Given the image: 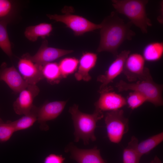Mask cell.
<instances>
[{
  "label": "cell",
  "mask_w": 163,
  "mask_h": 163,
  "mask_svg": "<svg viewBox=\"0 0 163 163\" xmlns=\"http://www.w3.org/2000/svg\"><path fill=\"white\" fill-rule=\"evenodd\" d=\"M100 40L97 52L106 51L114 57L118 54L119 48L126 40H131L136 35L131 29L130 21L125 23L115 11L105 18L101 24Z\"/></svg>",
  "instance_id": "6da1fadb"
},
{
  "label": "cell",
  "mask_w": 163,
  "mask_h": 163,
  "mask_svg": "<svg viewBox=\"0 0 163 163\" xmlns=\"http://www.w3.org/2000/svg\"><path fill=\"white\" fill-rule=\"evenodd\" d=\"M69 112L73 121L75 141L77 142L82 139L84 144L87 145L90 140L95 141L94 131L96 124L104 117L103 112L95 109L91 114L84 113L79 110L78 106L76 104L69 108Z\"/></svg>",
  "instance_id": "7a4b0ae2"
},
{
  "label": "cell",
  "mask_w": 163,
  "mask_h": 163,
  "mask_svg": "<svg viewBox=\"0 0 163 163\" xmlns=\"http://www.w3.org/2000/svg\"><path fill=\"white\" fill-rule=\"evenodd\" d=\"M112 2L116 12L127 17L143 33H148V27L152 25L146 12L145 7L148 0H113Z\"/></svg>",
  "instance_id": "3957f363"
},
{
  "label": "cell",
  "mask_w": 163,
  "mask_h": 163,
  "mask_svg": "<svg viewBox=\"0 0 163 163\" xmlns=\"http://www.w3.org/2000/svg\"><path fill=\"white\" fill-rule=\"evenodd\" d=\"M115 87L119 92L128 91L138 92L146 97L147 102L156 107L163 105V85L154 82L152 76L133 82L121 80L116 84Z\"/></svg>",
  "instance_id": "277c9868"
},
{
  "label": "cell",
  "mask_w": 163,
  "mask_h": 163,
  "mask_svg": "<svg viewBox=\"0 0 163 163\" xmlns=\"http://www.w3.org/2000/svg\"><path fill=\"white\" fill-rule=\"evenodd\" d=\"M104 121L107 135L110 141L118 143L129 130V120L121 109L108 111L105 114Z\"/></svg>",
  "instance_id": "5b68a950"
},
{
  "label": "cell",
  "mask_w": 163,
  "mask_h": 163,
  "mask_svg": "<svg viewBox=\"0 0 163 163\" xmlns=\"http://www.w3.org/2000/svg\"><path fill=\"white\" fill-rule=\"evenodd\" d=\"M46 16L50 19L65 24L73 31L76 36L81 35L85 33L101 27V24H95L78 15L66 14L62 15L47 14Z\"/></svg>",
  "instance_id": "8992f818"
},
{
  "label": "cell",
  "mask_w": 163,
  "mask_h": 163,
  "mask_svg": "<svg viewBox=\"0 0 163 163\" xmlns=\"http://www.w3.org/2000/svg\"><path fill=\"white\" fill-rule=\"evenodd\" d=\"M145 62L140 54L134 53L129 55L122 73L129 82L142 80L152 76L149 69L145 67Z\"/></svg>",
  "instance_id": "52a82bcc"
},
{
  "label": "cell",
  "mask_w": 163,
  "mask_h": 163,
  "mask_svg": "<svg viewBox=\"0 0 163 163\" xmlns=\"http://www.w3.org/2000/svg\"><path fill=\"white\" fill-rule=\"evenodd\" d=\"M112 90L108 87L99 90L100 97L94 104L96 110L102 112L112 111L120 109L127 105L126 99Z\"/></svg>",
  "instance_id": "ba28073f"
},
{
  "label": "cell",
  "mask_w": 163,
  "mask_h": 163,
  "mask_svg": "<svg viewBox=\"0 0 163 163\" xmlns=\"http://www.w3.org/2000/svg\"><path fill=\"white\" fill-rule=\"evenodd\" d=\"M130 53L129 50L122 51L116 56L105 73L97 77V81L101 84L99 90L107 87L109 84L123 72L125 61Z\"/></svg>",
  "instance_id": "9c48e42d"
},
{
  "label": "cell",
  "mask_w": 163,
  "mask_h": 163,
  "mask_svg": "<svg viewBox=\"0 0 163 163\" xmlns=\"http://www.w3.org/2000/svg\"><path fill=\"white\" fill-rule=\"evenodd\" d=\"M40 90L36 85L28 84L21 91L13 104V109L17 114L25 115L29 113L34 106L33 102Z\"/></svg>",
  "instance_id": "30bf717a"
},
{
  "label": "cell",
  "mask_w": 163,
  "mask_h": 163,
  "mask_svg": "<svg viewBox=\"0 0 163 163\" xmlns=\"http://www.w3.org/2000/svg\"><path fill=\"white\" fill-rule=\"evenodd\" d=\"M72 50H66L48 46V42L44 40L37 53L33 56L26 54L33 62L43 66L73 52Z\"/></svg>",
  "instance_id": "8fae6325"
},
{
  "label": "cell",
  "mask_w": 163,
  "mask_h": 163,
  "mask_svg": "<svg viewBox=\"0 0 163 163\" xmlns=\"http://www.w3.org/2000/svg\"><path fill=\"white\" fill-rule=\"evenodd\" d=\"M42 66L33 62L26 55L20 59L18 65V71L28 84L36 85L43 79Z\"/></svg>",
  "instance_id": "7c38bea8"
},
{
  "label": "cell",
  "mask_w": 163,
  "mask_h": 163,
  "mask_svg": "<svg viewBox=\"0 0 163 163\" xmlns=\"http://www.w3.org/2000/svg\"><path fill=\"white\" fill-rule=\"evenodd\" d=\"M65 151L78 163H107L102 158L97 147L90 149H81L72 143L68 145Z\"/></svg>",
  "instance_id": "4fadbf2b"
},
{
  "label": "cell",
  "mask_w": 163,
  "mask_h": 163,
  "mask_svg": "<svg viewBox=\"0 0 163 163\" xmlns=\"http://www.w3.org/2000/svg\"><path fill=\"white\" fill-rule=\"evenodd\" d=\"M66 103V101H54L46 103L38 108L37 120L42 129H48L46 122L57 117L63 111Z\"/></svg>",
  "instance_id": "5bb4252c"
},
{
  "label": "cell",
  "mask_w": 163,
  "mask_h": 163,
  "mask_svg": "<svg viewBox=\"0 0 163 163\" xmlns=\"http://www.w3.org/2000/svg\"><path fill=\"white\" fill-rule=\"evenodd\" d=\"M0 81L5 82L11 89L17 93H19L28 85L14 66L7 67L5 63L0 68Z\"/></svg>",
  "instance_id": "9a60e30c"
},
{
  "label": "cell",
  "mask_w": 163,
  "mask_h": 163,
  "mask_svg": "<svg viewBox=\"0 0 163 163\" xmlns=\"http://www.w3.org/2000/svg\"><path fill=\"white\" fill-rule=\"evenodd\" d=\"M97 54L92 52L84 53L79 61V66L75 74V79L78 81H89L91 77L89 72L96 64L97 60Z\"/></svg>",
  "instance_id": "2e32d148"
},
{
  "label": "cell",
  "mask_w": 163,
  "mask_h": 163,
  "mask_svg": "<svg viewBox=\"0 0 163 163\" xmlns=\"http://www.w3.org/2000/svg\"><path fill=\"white\" fill-rule=\"evenodd\" d=\"M53 29L51 24L42 23L27 27L25 30L24 34L29 40L35 42L39 38L43 39L49 36Z\"/></svg>",
  "instance_id": "e0dca14e"
},
{
  "label": "cell",
  "mask_w": 163,
  "mask_h": 163,
  "mask_svg": "<svg viewBox=\"0 0 163 163\" xmlns=\"http://www.w3.org/2000/svg\"><path fill=\"white\" fill-rule=\"evenodd\" d=\"M163 54V42H153L145 46L142 55L145 61L155 62L159 60Z\"/></svg>",
  "instance_id": "ac0fdd59"
},
{
  "label": "cell",
  "mask_w": 163,
  "mask_h": 163,
  "mask_svg": "<svg viewBox=\"0 0 163 163\" xmlns=\"http://www.w3.org/2000/svg\"><path fill=\"white\" fill-rule=\"evenodd\" d=\"M138 143L137 138L133 136L127 146L123 150V163H139L142 156L137 150Z\"/></svg>",
  "instance_id": "d6986e66"
},
{
  "label": "cell",
  "mask_w": 163,
  "mask_h": 163,
  "mask_svg": "<svg viewBox=\"0 0 163 163\" xmlns=\"http://www.w3.org/2000/svg\"><path fill=\"white\" fill-rule=\"evenodd\" d=\"M163 141V133L161 132L150 137L138 143L137 150L142 156L149 153Z\"/></svg>",
  "instance_id": "ffe728a7"
},
{
  "label": "cell",
  "mask_w": 163,
  "mask_h": 163,
  "mask_svg": "<svg viewBox=\"0 0 163 163\" xmlns=\"http://www.w3.org/2000/svg\"><path fill=\"white\" fill-rule=\"evenodd\" d=\"M17 11L16 2L10 0H0V21L10 23Z\"/></svg>",
  "instance_id": "44dd1931"
},
{
  "label": "cell",
  "mask_w": 163,
  "mask_h": 163,
  "mask_svg": "<svg viewBox=\"0 0 163 163\" xmlns=\"http://www.w3.org/2000/svg\"><path fill=\"white\" fill-rule=\"evenodd\" d=\"M37 109L34 106L29 113L18 120L12 122L15 132L28 129L34 124L37 120Z\"/></svg>",
  "instance_id": "7402d4cb"
},
{
  "label": "cell",
  "mask_w": 163,
  "mask_h": 163,
  "mask_svg": "<svg viewBox=\"0 0 163 163\" xmlns=\"http://www.w3.org/2000/svg\"><path fill=\"white\" fill-rule=\"evenodd\" d=\"M42 72L44 78L50 83L57 82L62 78L59 64L49 62L42 66Z\"/></svg>",
  "instance_id": "603a6c76"
},
{
  "label": "cell",
  "mask_w": 163,
  "mask_h": 163,
  "mask_svg": "<svg viewBox=\"0 0 163 163\" xmlns=\"http://www.w3.org/2000/svg\"><path fill=\"white\" fill-rule=\"evenodd\" d=\"M8 24L0 21V48L8 56H12L11 46L8 34L7 26Z\"/></svg>",
  "instance_id": "cb8c5ba5"
},
{
  "label": "cell",
  "mask_w": 163,
  "mask_h": 163,
  "mask_svg": "<svg viewBox=\"0 0 163 163\" xmlns=\"http://www.w3.org/2000/svg\"><path fill=\"white\" fill-rule=\"evenodd\" d=\"M78 60L74 57H68L61 61L59 66L62 78H65L73 73L77 68Z\"/></svg>",
  "instance_id": "d4e9b609"
},
{
  "label": "cell",
  "mask_w": 163,
  "mask_h": 163,
  "mask_svg": "<svg viewBox=\"0 0 163 163\" xmlns=\"http://www.w3.org/2000/svg\"><path fill=\"white\" fill-rule=\"evenodd\" d=\"M126 100L127 104L132 110L137 108L147 102L146 97L143 95L135 91L130 92Z\"/></svg>",
  "instance_id": "484cf974"
},
{
  "label": "cell",
  "mask_w": 163,
  "mask_h": 163,
  "mask_svg": "<svg viewBox=\"0 0 163 163\" xmlns=\"http://www.w3.org/2000/svg\"><path fill=\"white\" fill-rule=\"evenodd\" d=\"M15 132L12 121L4 122L0 118V142H6Z\"/></svg>",
  "instance_id": "4316f807"
},
{
  "label": "cell",
  "mask_w": 163,
  "mask_h": 163,
  "mask_svg": "<svg viewBox=\"0 0 163 163\" xmlns=\"http://www.w3.org/2000/svg\"><path fill=\"white\" fill-rule=\"evenodd\" d=\"M65 160L62 155L51 154L45 157L43 163H64Z\"/></svg>",
  "instance_id": "83f0119b"
},
{
  "label": "cell",
  "mask_w": 163,
  "mask_h": 163,
  "mask_svg": "<svg viewBox=\"0 0 163 163\" xmlns=\"http://www.w3.org/2000/svg\"><path fill=\"white\" fill-rule=\"evenodd\" d=\"M163 4V3H161V11H160V12L161 13L160 14V15L159 16V17L157 19L158 21H159L160 23H163V20L162 19V12H163V5H162Z\"/></svg>",
  "instance_id": "f1b7e54d"
},
{
  "label": "cell",
  "mask_w": 163,
  "mask_h": 163,
  "mask_svg": "<svg viewBox=\"0 0 163 163\" xmlns=\"http://www.w3.org/2000/svg\"><path fill=\"white\" fill-rule=\"evenodd\" d=\"M150 163H162V162L158 157L155 156Z\"/></svg>",
  "instance_id": "f546056e"
}]
</instances>
